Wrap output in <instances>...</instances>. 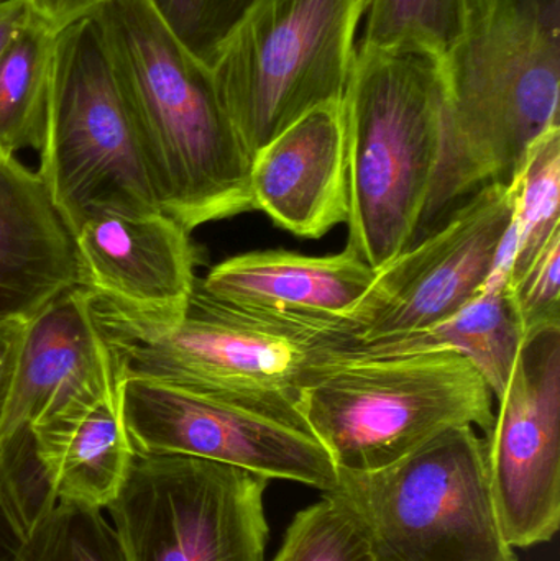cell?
<instances>
[{
    "label": "cell",
    "mask_w": 560,
    "mask_h": 561,
    "mask_svg": "<svg viewBox=\"0 0 560 561\" xmlns=\"http://www.w3.org/2000/svg\"><path fill=\"white\" fill-rule=\"evenodd\" d=\"M30 435L39 474L56 501L107 510L135 455L118 396L36 425Z\"/></svg>",
    "instance_id": "ac0fdd59"
},
{
    "label": "cell",
    "mask_w": 560,
    "mask_h": 561,
    "mask_svg": "<svg viewBox=\"0 0 560 561\" xmlns=\"http://www.w3.org/2000/svg\"><path fill=\"white\" fill-rule=\"evenodd\" d=\"M344 102V101H342ZM312 108L253 154V209L305 239L347 222L348 164L344 104Z\"/></svg>",
    "instance_id": "9a60e30c"
},
{
    "label": "cell",
    "mask_w": 560,
    "mask_h": 561,
    "mask_svg": "<svg viewBox=\"0 0 560 561\" xmlns=\"http://www.w3.org/2000/svg\"><path fill=\"white\" fill-rule=\"evenodd\" d=\"M30 13L55 32L91 19L108 0H25Z\"/></svg>",
    "instance_id": "83f0119b"
},
{
    "label": "cell",
    "mask_w": 560,
    "mask_h": 561,
    "mask_svg": "<svg viewBox=\"0 0 560 561\" xmlns=\"http://www.w3.org/2000/svg\"><path fill=\"white\" fill-rule=\"evenodd\" d=\"M9 561H127L104 511L56 501L26 529Z\"/></svg>",
    "instance_id": "603a6c76"
},
{
    "label": "cell",
    "mask_w": 560,
    "mask_h": 561,
    "mask_svg": "<svg viewBox=\"0 0 560 561\" xmlns=\"http://www.w3.org/2000/svg\"><path fill=\"white\" fill-rule=\"evenodd\" d=\"M0 2H2V0H0Z\"/></svg>",
    "instance_id": "4dcf8cb0"
},
{
    "label": "cell",
    "mask_w": 560,
    "mask_h": 561,
    "mask_svg": "<svg viewBox=\"0 0 560 561\" xmlns=\"http://www.w3.org/2000/svg\"><path fill=\"white\" fill-rule=\"evenodd\" d=\"M513 180L516 183L512 220L515 253L508 286L560 229V125L529 147Z\"/></svg>",
    "instance_id": "44dd1931"
},
{
    "label": "cell",
    "mask_w": 560,
    "mask_h": 561,
    "mask_svg": "<svg viewBox=\"0 0 560 561\" xmlns=\"http://www.w3.org/2000/svg\"><path fill=\"white\" fill-rule=\"evenodd\" d=\"M89 293L115 386L150 379L298 411L302 388L358 340L347 319L233 306L204 293L199 278L176 309H138Z\"/></svg>",
    "instance_id": "6da1fadb"
},
{
    "label": "cell",
    "mask_w": 560,
    "mask_h": 561,
    "mask_svg": "<svg viewBox=\"0 0 560 561\" xmlns=\"http://www.w3.org/2000/svg\"><path fill=\"white\" fill-rule=\"evenodd\" d=\"M492 391L457 353L345 358L302 388L299 414L338 471L372 473L460 425L485 435Z\"/></svg>",
    "instance_id": "5b68a950"
},
{
    "label": "cell",
    "mask_w": 560,
    "mask_h": 561,
    "mask_svg": "<svg viewBox=\"0 0 560 561\" xmlns=\"http://www.w3.org/2000/svg\"><path fill=\"white\" fill-rule=\"evenodd\" d=\"M374 276L375 270L348 247L329 256L266 250L219 263L199 286L216 299L247 309L347 319Z\"/></svg>",
    "instance_id": "e0dca14e"
},
{
    "label": "cell",
    "mask_w": 560,
    "mask_h": 561,
    "mask_svg": "<svg viewBox=\"0 0 560 561\" xmlns=\"http://www.w3.org/2000/svg\"><path fill=\"white\" fill-rule=\"evenodd\" d=\"M115 388L137 454L203 458L322 493L338 486V468L299 411L150 379Z\"/></svg>",
    "instance_id": "30bf717a"
},
{
    "label": "cell",
    "mask_w": 560,
    "mask_h": 561,
    "mask_svg": "<svg viewBox=\"0 0 560 561\" xmlns=\"http://www.w3.org/2000/svg\"><path fill=\"white\" fill-rule=\"evenodd\" d=\"M443 153L423 227L489 183H510L559 122L560 0H469L443 58Z\"/></svg>",
    "instance_id": "7a4b0ae2"
},
{
    "label": "cell",
    "mask_w": 560,
    "mask_h": 561,
    "mask_svg": "<svg viewBox=\"0 0 560 561\" xmlns=\"http://www.w3.org/2000/svg\"><path fill=\"white\" fill-rule=\"evenodd\" d=\"M273 561H385L351 504L334 491L293 517Z\"/></svg>",
    "instance_id": "cb8c5ba5"
},
{
    "label": "cell",
    "mask_w": 560,
    "mask_h": 561,
    "mask_svg": "<svg viewBox=\"0 0 560 561\" xmlns=\"http://www.w3.org/2000/svg\"><path fill=\"white\" fill-rule=\"evenodd\" d=\"M256 0H147L171 35L206 66H213L233 30Z\"/></svg>",
    "instance_id": "d4e9b609"
},
{
    "label": "cell",
    "mask_w": 560,
    "mask_h": 561,
    "mask_svg": "<svg viewBox=\"0 0 560 561\" xmlns=\"http://www.w3.org/2000/svg\"><path fill=\"white\" fill-rule=\"evenodd\" d=\"M30 10L25 0H2L0 2V56L12 42L13 36L28 22Z\"/></svg>",
    "instance_id": "f546056e"
},
{
    "label": "cell",
    "mask_w": 560,
    "mask_h": 561,
    "mask_svg": "<svg viewBox=\"0 0 560 561\" xmlns=\"http://www.w3.org/2000/svg\"><path fill=\"white\" fill-rule=\"evenodd\" d=\"M523 339L508 289H482L459 312L426 329L368 342L357 340L347 358L457 353L479 369L492 394L500 399Z\"/></svg>",
    "instance_id": "d6986e66"
},
{
    "label": "cell",
    "mask_w": 560,
    "mask_h": 561,
    "mask_svg": "<svg viewBox=\"0 0 560 561\" xmlns=\"http://www.w3.org/2000/svg\"><path fill=\"white\" fill-rule=\"evenodd\" d=\"M28 320L0 319V432L19 366Z\"/></svg>",
    "instance_id": "4316f807"
},
{
    "label": "cell",
    "mask_w": 560,
    "mask_h": 561,
    "mask_svg": "<svg viewBox=\"0 0 560 561\" xmlns=\"http://www.w3.org/2000/svg\"><path fill=\"white\" fill-rule=\"evenodd\" d=\"M115 396L107 350L92 320L91 293L71 287L28 320L0 445Z\"/></svg>",
    "instance_id": "4fadbf2b"
},
{
    "label": "cell",
    "mask_w": 560,
    "mask_h": 561,
    "mask_svg": "<svg viewBox=\"0 0 560 561\" xmlns=\"http://www.w3.org/2000/svg\"><path fill=\"white\" fill-rule=\"evenodd\" d=\"M469 0H367L362 45L418 48L443 61L466 26Z\"/></svg>",
    "instance_id": "7402d4cb"
},
{
    "label": "cell",
    "mask_w": 560,
    "mask_h": 561,
    "mask_svg": "<svg viewBox=\"0 0 560 561\" xmlns=\"http://www.w3.org/2000/svg\"><path fill=\"white\" fill-rule=\"evenodd\" d=\"M268 483L232 465L135 451L105 511L127 561H265Z\"/></svg>",
    "instance_id": "9c48e42d"
},
{
    "label": "cell",
    "mask_w": 560,
    "mask_h": 561,
    "mask_svg": "<svg viewBox=\"0 0 560 561\" xmlns=\"http://www.w3.org/2000/svg\"><path fill=\"white\" fill-rule=\"evenodd\" d=\"M367 0H256L210 66L220 101L259 153L312 108L344 101Z\"/></svg>",
    "instance_id": "8992f818"
},
{
    "label": "cell",
    "mask_w": 560,
    "mask_h": 561,
    "mask_svg": "<svg viewBox=\"0 0 560 561\" xmlns=\"http://www.w3.org/2000/svg\"><path fill=\"white\" fill-rule=\"evenodd\" d=\"M485 440L506 542H549L560 526V325L523 339Z\"/></svg>",
    "instance_id": "7c38bea8"
},
{
    "label": "cell",
    "mask_w": 560,
    "mask_h": 561,
    "mask_svg": "<svg viewBox=\"0 0 560 561\" xmlns=\"http://www.w3.org/2000/svg\"><path fill=\"white\" fill-rule=\"evenodd\" d=\"M58 32L30 13L0 56V151H39Z\"/></svg>",
    "instance_id": "ffe728a7"
},
{
    "label": "cell",
    "mask_w": 560,
    "mask_h": 561,
    "mask_svg": "<svg viewBox=\"0 0 560 561\" xmlns=\"http://www.w3.org/2000/svg\"><path fill=\"white\" fill-rule=\"evenodd\" d=\"M515 180L489 183L450 210L439 229L375 272L347 320L361 342L449 319L485 286L513 220Z\"/></svg>",
    "instance_id": "8fae6325"
},
{
    "label": "cell",
    "mask_w": 560,
    "mask_h": 561,
    "mask_svg": "<svg viewBox=\"0 0 560 561\" xmlns=\"http://www.w3.org/2000/svg\"><path fill=\"white\" fill-rule=\"evenodd\" d=\"M559 273L560 229L549 237L528 268L508 286L523 335L542 327L560 325Z\"/></svg>",
    "instance_id": "484cf974"
},
{
    "label": "cell",
    "mask_w": 560,
    "mask_h": 561,
    "mask_svg": "<svg viewBox=\"0 0 560 561\" xmlns=\"http://www.w3.org/2000/svg\"><path fill=\"white\" fill-rule=\"evenodd\" d=\"M75 286V242L42 176L0 151V319H33Z\"/></svg>",
    "instance_id": "2e32d148"
},
{
    "label": "cell",
    "mask_w": 560,
    "mask_h": 561,
    "mask_svg": "<svg viewBox=\"0 0 560 561\" xmlns=\"http://www.w3.org/2000/svg\"><path fill=\"white\" fill-rule=\"evenodd\" d=\"M25 530L22 513L0 478V561H9L15 556Z\"/></svg>",
    "instance_id": "f1b7e54d"
},
{
    "label": "cell",
    "mask_w": 560,
    "mask_h": 561,
    "mask_svg": "<svg viewBox=\"0 0 560 561\" xmlns=\"http://www.w3.org/2000/svg\"><path fill=\"white\" fill-rule=\"evenodd\" d=\"M81 286L138 309H176L196 284L190 232L161 210L102 207L72 232Z\"/></svg>",
    "instance_id": "5bb4252c"
},
{
    "label": "cell",
    "mask_w": 560,
    "mask_h": 561,
    "mask_svg": "<svg viewBox=\"0 0 560 561\" xmlns=\"http://www.w3.org/2000/svg\"><path fill=\"white\" fill-rule=\"evenodd\" d=\"M92 19L140 137L161 210L190 233L255 210L252 158L209 66L171 35L147 0H108Z\"/></svg>",
    "instance_id": "3957f363"
},
{
    "label": "cell",
    "mask_w": 560,
    "mask_h": 561,
    "mask_svg": "<svg viewBox=\"0 0 560 561\" xmlns=\"http://www.w3.org/2000/svg\"><path fill=\"white\" fill-rule=\"evenodd\" d=\"M38 174L75 232L92 210H161L127 102L94 19L58 33ZM163 213V210H161Z\"/></svg>",
    "instance_id": "52a82bcc"
},
{
    "label": "cell",
    "mask_w": 560,
    "mask_h": 561,
    "mask_svg": "<svg viewBox=\"0 0 560 561\" xmlns=\"http://www.w3.org/2000/svg\"><path fill=\"white\" fill-rule=\"evenodd\" d=\"M348 242L380 270L416 240L443 153L446 82L437 56L358 43L344 95Z\"/></svg>",
    "instance_id": "277c9868"
},
{
    "label": "cell",
    "mask_w": 560,
    "mask_h": 561,
    "mask_svg": "<svg viewBox=\"0 0 560 561\" xmlns=\"http://www.w3.org/2000/svg\"><path fill=\"white\" fill-rule=\"evenodd\" d=\"M334 493L385 561H518L496 516L489 448L472 425L443 432L384 470L338 471Z\"/></svg>",
    "instance_id": "ba28073f"
}]
</instances>
